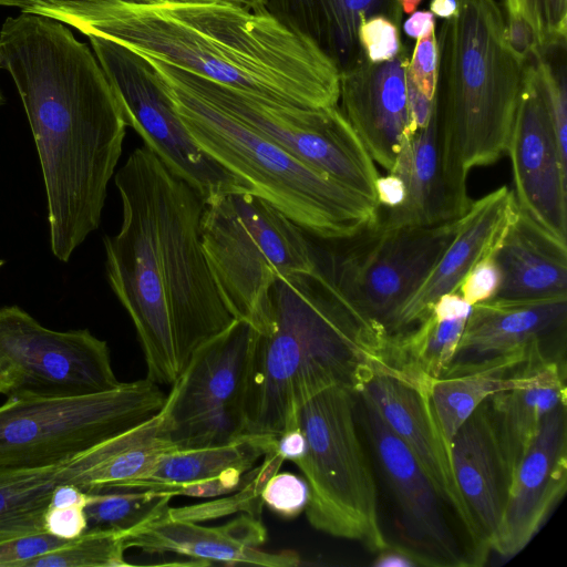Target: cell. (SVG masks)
<instances>
[{"label": "cell", "instance_id": "cell-21", "mask_svg": "<svg viewBox=\"0 0 567 567\" xmlns=\"http://www.w3.org/2000/svg\"><path fill=\"white\" fill-rule=\"evenodd\" d=\"M449 449L453 474L475 530L476 566H482L491 551L512 478L488 400L458 427Z\"/></svg>", "mask_w": 567, "mask_h": 567}, {"label": "cell", "instance_id": "cell-49", "mask_svg": "<svg viewBox=\"0 0 567 567\" xmlns=\"http://www.w3.org/2000/svg\"><path fill=\"white\" fill-rule=\"evenodd\" d=\"M435 29V16L431 11L419 10L404 21V32L413 39L421 38Z\"/></svg>", "mask_w": 567, "mask_h": 567}, {"label": "cell", "instance_id": "cell-12", "mask_svg": "<svg viewBox=\"0 0 567 567\" xmlns=\"http://www.w3.org/2000/svg\"><path fill=\"white\" fill-rule=\"evenodd\" d=\"M257 330L236 319L198 347L166 396L169 436L177 450L224 445L246 436V400Z\"/></svg>", "mask_w": 567, "mask_h": 567}, {"label": "cell", "instance_id": "cell-33", "mask_svg": "<svg viewBox=\"0 0 567 567\" xmlns=\"http://www.w3.org/2000/svg\"><path fill=\"white\" fill-rule=\"evenodd\" d=\"M86 494L85 532L126 533L167 513L172 495L153 489L116 485H93Z\"/></svg>", "mask_w": 567, "mask_h": 567}, {"label": "cell", "instance_id": "cell-10", "mask_svg": "<svg viewBox=\"0 0 567 567\" xmlns=\"http://www.w3.org/2000/svg\"><path fill=\"white\" fill-rule=\"evenodd\" d=\"M157 72L289 154L378 203L374 161L338 105L309 109L278 103L146 56Z\"/></svg>", "mask_w": 567, "mask_h": 567}, {"label": "cell", "instance_id": "cell-6", "mask_svg": "<svg viewBox=\"0 0 567 567\" xmlns=\"http://www.w3.org/2000/svg\"><path fill=\"white\" fill-rule=\"evenodd\" d=\"M163 80L200 148L308 235L331 241L351 240L377 226L379 204L310 167L185 89Z\"/></svg>", "mask_w": 567, "mask_h": 567}, {"label": "cell", "instance_id": "cell-9", "mask_svg": "<svg viewBox=\"0 0 567 567\" xmlns=\"http://www.w3.org/2000/svg\"><path fill=\"white\" fill-rule=\"evenodd\" d=\"M166 396L146 378L82 396L7 399L0 406V471L65 464L157 414Z\"/></svg>", "mask_w": 567, "mask_h": 567}, {"label": "cell", "instance_id": "cell-19", "mask_svg": "<svg viewBox=\"0 0 567 567\" xmlns=\"http://www.w3.org/2000/svg\"><path fill=\"white\" fill-rule=\"evenodd\" d=\"M409 53L404 45L391 60L367 61L340 74V110L374 163L388 173L395 164L403 134L417 130L406 91Z\"/></svg>", "mask_w": 567, "mask_h": 567}, {"label": "cell", "instance_id": "cell-17", "mask_svg": "<svg viewBox=\"0 0 567 567\" xmlns=\"http://www.w3.org/2000/svg\"><path fill=\"white\" fill-rule=\"evenodd\" d=\"M429 378L415 379L392 365L372 373L357 393L365 396L390 430L410 449L436 491L466 533L472 566H476V536L458 491L445 441L434 416Z\"/></svg>", "mask_w": 567, "mask_h": 567}, {"label": "cell", "instance_id": "cell-4", "mask_svg": "<svg viewBox=\"0 0 567 567\" xmlns=\"http://www.w3.org/2000/svg\"><path fill=\"white\" fill-rule=\"evenodd\" d=\"M389 340L342 292L317 247L311 270L270 287L249 361L246 435L276 439L298 425L301 402L330 386L358 392L372 373L391 369Z\"/></svg>", "mask_w": 567, "mask_h": 567}, {"label": "cell", "instance_id": "cell-25", "mask_svg": "<svg viewBox=\"0 0 567 567\" xmlns=\"http://www.w3.org/2000/svg\"><path fill=\"white\" fill-rule=\"evenodd\" d=\"M264 9L312 42L339 74L367 62L358 39L362 20L382 16L401 28L403 18L399 0H265Z\"/></svg>", "mask_w": 567, "mask_h": 567}, {"label": "cell", "instance_id": "cell-13", "mask_svg": "<svg viewBox=\"0 0 567 567\" xmlns=\"http://www.w3.org/2000/svg\"><path fill=\"white\" fill-rule=\"evenodd\" d=\"M457 219L429 226L377 225L342 252L324 250L331 274L354 307L390 337L398 312L452 241Z\"/></svg>", "mask_w": 567, "mask_h": 567}, {"label": "cell", "instance_id": "cell-30", "mask_svg": "<svg viewBox=\"0 0 567 567\" xmlns=\"http://www.w3.org/2000/svg\"><path fill=\"white\" fill-rule=\"evenodd\" d=\"M472 308L457 290L439 297L410 329L390 337V363L411 377H442L455 359Z\"/></svg>", "mask_w": 567, "mask_h": 567}, {"label": "cell", "instance_id": "cell-31", "mask_svg": "<svg viewBox=\"0 0 567 567\" xmlns=\"http://www.w3.org/2000/svg\"><path fill=\"white\" fill-rule=\"evenodd\" d=\"M566 399L565 374L557 361L533 384L499 392L488 399L495 432L511 475L545 416L558 405L566 404Z\"/></svg>", "mask_w": 567, "mask_h": 567}, {"label": "cell", "instance_id": "cell-20", "mask_svg": "<svg viewBox=\"0 0 567 567\" xmlns=\"http://www.w3.org/2000/svg\"><path fill=\"white\" fill-rule=\"evenodd\" d=\"M123 536L126 549L137 548L147 554L172 553L189 557L202 566L220 563L229 566L295 567L301 564L295 550H261L260 546L267 538L266 527L261 517L247 513L219 526H204L169 517L166 513Z\"/></svg>", "mask_w": 567, "mask_h": 567}, {"label": "cell", "instance_id": "cell-39", "mask_svg": "<svg viewBox=\"0 0 567 567\" xmlns=\"http://www.w3.org/2000/svg\"><path fill=\"white\" fill-rule=\"evenodd\" d=\"M439 71V49L435 29L417 38L410 56L406 75L416 89L433 100L436 91Z\"/></svg>", "mask_w": 567, "mask_h": 567}, {"label": "cell", "instance_id": "cell-56", "mask_svg": "<svg viewBox=\"0 0 567 567\" xmlns=\"http://www.w3.org/2000/svg\"><path fill=\"white\" fill-rule=\"evenodd\" d=\"M3 264H4V260L0 259V268L3 266Z\"/></svg>", "mask_w": 567, "mask_h": 567}, {"label": "cell", "instance_id": "cell-16", "mask_svg": "<svg viewBox=\"0 0 567 567\" xmlns=\"http://www.w3.org/2000/svg\"><path fill=\"white\" fill-rule=\"evenodd\" d=\"M506 153L518 209L566 244L567 158L559 151L533 59L525 65Z\"/></svg>", "mask_w": 567, "mask_h": 567}, {"label": "cell", "instance_id": "cell-45", "mask_svg": "<svg viewBox=\"0 0 567 567\" xmlns=\"http://www.w3.org/2000/svg\"><path fill=\"white\" fill-rule=\"evenodd\" d=\"M276 453L285 461L296 463L307 452V441L303 432L297 425L284 431L276 437Z\"/></svg>", "mask_w": 567, "mask_h": 567}, {"label": "cell", "instance_id": "cell-22", "mask_svg": "<svg viewBox=\"0 0 567 567\" xmlns=\"http://www.w3.org/2000/svg\"><path fill=\"white\" fill-rule=\"evenodd\" d=\"M519 213L514 193L503 185L471 203L443 255L398 312L390 337L413 326L442 295L456 290L464 276L494 254Z\"/></svg>", "mask_w": 567, "mask_h": 567}, {"label": "cell", "instance_id": "cell-50", "mask_svg": "<svg viewBox=\"0 0 567 567\" xmlns=\"http://www.w3.org/2000/svg\"><path fill=\"white\" fill-rule=\"evenodd\" d=\"M430 11L439 18L450 19L457 11L456 0H431Z\"/></svg>", "mask_w": 567, "mask_h": 567}, {"label": "cell", "instance_id": "cell-18", "mask_svg": "<svg viewBox=\"0 0 567 567\" xmlns=\"http://www.w3.org/2000/svg\"><path fill=\"white\" fill-rule=\"evenodd\" d=\"M567 486V408L543 420L513 472L491 550L511 558L530 543L564 496Z\"/></svg>", "mask_w": 567, "mask_h": 567}, {"label": "cell", "instance_id": "cell-36", "mask_svg": "<svg viewBox=\"0 0 567 567\" xmlns=\"http://www.w3.org/2000/svg\"><path fill=\"white\" fill-rule=\"evenodd\" d=\"M537 39L538 51L566 43L567 0H519Z\"/></svg>", "mask_w": 567, "mask_h": 567}, {"label": "cell", "instance_id": "cell-48", "mask_svg": "<svg viewBox=\"0 0 567 567\" xmlns=\"http://www.w3.org/2000/svg\"><path fill=\"white\" fill-rule=\"evenodd\" d=\"M86 502V494L80 487L69 484L60 483L52 492L49 506L50 507H69V506H83Z\"/></svg>", "mask_w": 567, "mask_h": 567}, {"label": "cell", "instance_id": "cell-26", "mask_svg": "<svg viewBox=\"0 0 567 567\" xmlns=\"http://www.w3.org/2000/svg\"><path fill=\"white\" fill-rule=\"evenodd\" d=\"M567 296L532 301L491 299L473 306L454 363L506 354L565 327Z\"/></svg>", "mask_w": 567, "mask_h": 567}, {"label": "cell", "instance_id": "cell-42", "mask_svg": "<svg viewBox=\"0 0 567 567\" xmlns=\"http://www.w3.org/2000/svg\"><path fill=\"white\" fill-rule=\"evenodd\" d=\"M504 3L507 43L514 54L526 63L538 52L535 31L525 16L519 0H504Z\"/></svg>", "mask_w": 567, "mask_h": 567}, {"label": "cell", "instance_id": "cell-23", "mask_svg": "<svg viewBox=\"0 0 567 567\" xmlns=\"http://www.w3.org/2000/svg\"><path fill=\"white\" fill-rule=\"evenodd\" d=\"M554 361L544 355L540 341L534 340L506 354L454 363L442 377L431 379V406L447 444L481 403L496 393L533 384Z\"/></svg>", "mask_w": 567, "mask_h": 567}, {"label": "cell", "instance_id": "cell-24", "mask_svg": "<svg viewBox=\"0 0 567 567\" xmlns=\"http://www.w3.org/2000/svg\"><path fill=\"white\" fill-rule=\"evenodd\" d=\"M275 439L246 435L235 442L163 454L142 477L124 485L174 496L214 497L234 493L248 480Z\"/></svg>", "mask_w": 567, "mask_h": 567}, {"label": "cell", "instance_id": "cell-35", "mask_svg": "<svg viewBox=\"0 0 567 567\" xmlns=\"http://www.w3.org/2000/svg\"><path fill=\"white\" fill-rule=\"evenodd\" d=\"M261 501L271 512L291 519L305 512L309 487L305 478L290 472H276L262 486Z\"/></svg>", "mask_w": 567, "mask_h": 567}, {"label": "cell", "instance_id": "cell-46", "mask_svg": "<svg viewBox=\"0 0 567 567\" xmlns=\"http://www.w3.org/2000/svg\"><path fill=\"white\" fill-rule=\"evenodd\" d=\"M406 91L413 124L421 128L427 124L434 109V99L423 95L406 75Z\"/></svg>", "mask_w": 567, "mask_h": 567}, {"label": "cell", "instance_id": "cell-3", "mask_svg": "<svg viewBox=\"0 0 567 567\" xmlns=\"http://www.w3.org/2000/svg\"><path fill=\"white\" fill-rule=\"evenodd\" d=\"M72 27L278 103L309 109L339 103L336 65L265 9L236 3L120 2Z\"/></svg>", "mask_w": 567, "mask_h": 567}, {"label": "cell", "instance_id": "cell-40", "mask_svg": "<svg viewBox=\"0 0 567 567\" xmlns=\"http://www.w3.org/2000/svg\"><path fill=\"white\" fill-rule=\"evenodd\" d=\"M69 542L48 532H41L0 543V567H22L25 561Z\"/></svg>", "mask_w": 567, "mask_h": 567}, {"label": "cell", "instance_id": "cell-8", "mask_svg": "<svg viewBox=\"0 0 567 567\" xmlns=\"http://www.w3.org/2000/svg\"><path fill=\"white\" fill-rule=\"evenodd\" d=\"M357 401L354 390L333 385L299 404L297 423L307 452L295 464L309 487V524L378 553L389 543L381 528L371 463L358 432Z\"/></svg>", "mask_w": 567, "mask_h": 567}, {"label": "cell", "instance_id": "cell-38", "mask_svg": "<svg viewBox=\"0 0 567 567\" xmlns=\"http://www.w3.org/2000/svg\"><path fill=\"white\" fill-rule=\"evenodd\" d=\"M359 43L370 63L395 58L403 49L400 28L390 19L373 16L361 21L358 28Z\"/></svg>", "mask_w": 567, "mask_h": 567}, {"label": "cell", "instance_id": "cell-54", "mask_svg": "<svg viewBox=\"0 0 567 567\" xmlns=\"http://www.w3.org/2000/svg\"><path fill=\"white\" fill-rule=\"evenodd\" d=\"M236 3L252 10L264 9L265 0H234Z\"/></svg>", "mask_w": 567, "mask_h": 567}, {"label": "cell", "instance_id": "cell-37", "mask_svg": "<svg viewBox=\"0 0 567 567\" xmlns=\"http://www.w3.org/2000/svg\"><path fill=\"white\" fill-rule=\"evenodd\" d=\"M120 2L131 3L130 0H0V6L18 7L21 12L40 14L70 24L89 19Z\"/></svg>", "mask_w": 567, "mask_h": 567}, {"label": "cell", "instance_id": "cell-5", "mask_svg": "<svg viewBox=\"0 0 567 567\" xmlns=\"http://www.w3.org/2000/svg\"><path fill=\"white\" fill-rule=\"evenodd\" d=\"M443 20L434 105L443 181L452 218L471 205L468 173L497 162L512 132L526 63L509 48L495 0H456Z\"/></svg>", "mask_w": 567, "mask_h": 567}, {"label": "cell", "instance_id": "cell-53", "mask_svg": "<svg viewBox=\"0 0 567 567\" xmlns=\"http://www.w3.org/2000/svg\"><path fill=\"white\" fill-rule=\"evenodd\" d=\"M403 13L411 14L416 11V8L421 3L422 0H399Z\"/></svg>", "mask_w": 567, "mask_h": 567}, {"label": "cell", "instance_id": "cell-52", "mask_svg": "<svg viewBox=\"0 0 567 567\" xmlns=\"http://www.w3.org/2000/svg\"><path fill=\"white\" fill-rule=\"evenodd\" d=\"M12 382L11 370L0 360V393L6 395L12 386Z\"/></svg>", "mask_w": 567, "mask_h": 567}, {"label": "cell", "instance_id": "cell-11", "mask_svg": "<svg viewBox=\"0 0 567 567\" xmlns=\"http://www.w3.org/2000/svg\"><path fill=\"white\" fill-rule=\"evenodd\" d=\"M132 127L152 153L205 200L250 186L204 152L183 123L167 85L152 62L130 47L86 33Z\"/></svg>", "mask_w": 567, "mask_h": 567}, {"label": "cell", "instance_id": "cell-51", "mask_svg": "<svg viewBox=\"0 0 567 567\" xmlns=\"http://www.w3.org/2000/svg\"><path fill=\"white\" fill-rule=\"evenodd\" d=\"M132 4H189V3H236L234 0H130ZM238 4V3H236Z\"/></svg>", "mask_w": 567, "mask_h": 567}, {"label": "cell", "instance_id": "cell-34", "mask_svg": "<svg viewBox=\"0 0 567 567\" xmlns=\"http://www.w3.org/2000/svg\"><path fill=\"white\" fill-rule=\"evenodd\" d=\"M124 536L112 530L84 532L65 545L25 561L22 567H123Z\"/></svg>", "mask_w": 567, "mask_h": 567}, {"label": "cell", "instance_id": "cell-47", "mask_svg": "<svg viewBox=\"0 0 567 567\" xmlns=\"http://www.w3.org/2000/svg\"><path fill=\"white\" fill-rule=\"evenodd\" d=\"M375 560L372 563L375 567H414L420 564L415 557L401 545H389L384 549L378 551Z\"/></svg>", "mask_w": 567, "mask_h": 567}, {"label": "cell", "instance_id": "cell-28", "mask_svg": "<svg viewBox=\"0 0 567 567\" xmlns=\"http://www.w3.org/2000/svg\"><path fill=\"white\" fill-rule=\"evenodd\" d=\"M177 450L169 436L165 403L141 424L115 435L64 464V483L81 489L124 486L145 475L165 453Z\"/></svg>", "mask_w": 567, "mask_h": 567}, {"label": "cell", "instance_id": "cell-29", "mask_svg": "<svg viewBox=\"0 0 567 567\" xmlns=\"http://www.w3.org/2000/svg\"><path fill=\"white\" fill-rule=\"evenodd\" d=\"M405 186L403 204L386 209L378 225L383 228L429 226L452 218L443 181L435 105L427 124L405 132L391 172Z\"/></svg>", "mask_w": 567, "mask_h": 567}, {"label": "cell", "instance_id": "cell-7", "mask_svg": "<svg viewBox=\"0 0 567 567\" xmlns=\"http://www.w3.org/2000/svg\"><path fill=\"white\" fill-rule=\"evenodd\" d=\"M200 240L215 284L235 319L261 332L268 295L284 275L311 270L317 246L309 235L250 190L204 202Z\"/></svg>", "mask_w": 567, "mask_h": 567}, {"label": "cell", "instance_id": "cell-27", "mask_svg": "<svg viewBox=\"0 0 567 567\" xmlns=\"http://www.w3.org/2000/svg\"><path fill=\"white\" fill-rule=\"evenodd\" d=\"M501 285L493 299L532 301L567 296V246L520 210L494 254Z\"/></svg>", "mask_w": 567, "mask_h": 567}, {"label": "cell", "instance_id": "cell-44", "mask_svg": "<svg viewBox=\"0 0 567 567\" xmlns=\"http://www.w3.org/2000/svg\"><path fill=\"white\" fill-rule=\"evenodd\" d=\"M378 203L381 208L393 209L401 206L405 199V186L402 179L393 174L380 176L375 183Z\"/></svg>", "mask_w": 567, "mask_h": 567}, {"label": "cell", "instance_id": "cell-43", "mask_svg": "<svg viewBox=\"0 0 567 567\" xmlns=\"http://www.w3.org/2000/svg\"><path fill=\"white\" fill-rule=\"evenodd\" d=\"M86 528L83 506L48 507L44 514V530L71 540L81 536Z\"/></svg>", "mask_w": 567, "mask_h": 567}, {"label": "cell", "instance_id": "cell-14", "mask_svg": "<svg viewBox=\"0 0 567 567\" xmlns=\"http://www.w3.org/2000/svg\"><path fill=\"white\" fill-rule=\"evenodd\" d=\"M0 360L12 372L8 399L82 396L122 383L106 341L87 329L51 330L19 306L0 308Z\"/></svg>", "mask_w": 567, "mask_h": 567}, {"label": "cell", "instance_id": "cell-15", "mask_svg": "<svg viewBox=\"0 0 567 567\" xmlns=\"http://www.w3.org/2000/svg\"><path fill=\"white\" fill-rule=\"evenodd\" d=\"M358 400L367 437L395 505L401 546L423 566H471L446 518L447 505L425 471L372 403L359 393Z\"/></svg>", "mask_w": 567, "mask_h": 567}, {"label": "cell", "instance_id": "cell-2", "mask_svg": "<svg viewBox=\"0 0 567 567\" xmlns=\"http://www.w3.org/2000/svg\"><path fill=\"white\" fill-rule=\"evenodd\" d=\"M0 69L16 84L39 155L51 251L66 262L100 226L126 121L95 54L55 19L7 18Z\"/></svg>", "mask_w": 567, "mask_h": 567}, {"label": "cell", "instance_id": "cell-55", "mask_svg": "<svg viewBox=\"0 0 567 567\" xmlns=\"http://www.w3.org/2000/svg\"><path fill=\"white\" fill-rule=\"evenodd\" d=\"M4 103V99H3V95H2V92L0 90V106Z\"/></svg>", "mask_w": 567, "mask_h": 567}, {"label": "cell", "instance_id": "cell-32", "mask_svg": "<svg viewBox=\"0 0 567 567\" xmlns=\"http://www.w3.org/2000/svg\"><path fill=\"white\" fill-rule=\"evenodd\" d=\"M64 464L38 470L0 471V543L44 530V514Z\"/></svg>", "mask_w": 567, "mask_h": 567}, {"label": "cell", "instance_id": "cell-41", "mask_svg": "<svg viewBox=\"0 0 567 567\" xmlns=\"http://www.w3.org/2000/svg\"><path fill=\"white\" fill-rule=\"evenodd\" d=\"M494 254L481 259L456 288L471 306L493 299L499 288L501 271Z\"/></svg>", "mask_w": 567, "mask_h": 567}, {"label": "cell", "instance_id": "cell-1", "mask_svg": "<svg viewBox=\"0 0 567 567\" xmlns=\"http://www.w3.org/2000/svg\"><path fill=\"white\" fill-rule=\"evenodd\" d=\"M114 183L122 224L103 237L107 282L134 324L146 378L172 385L192 353L236 320L204 255V199L146 146Z\"/></svg>", "mask_w": 567, "mask_h": 567}]
</instances>
